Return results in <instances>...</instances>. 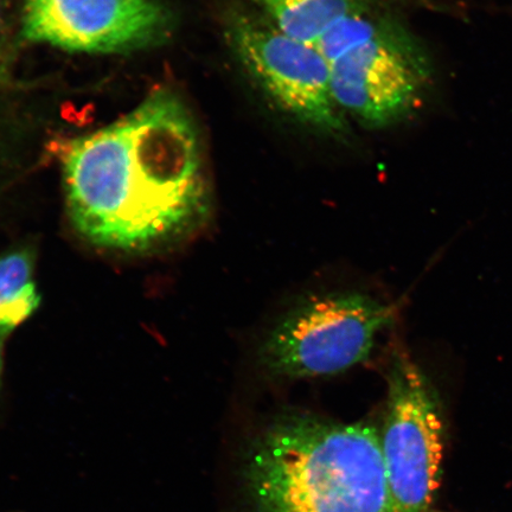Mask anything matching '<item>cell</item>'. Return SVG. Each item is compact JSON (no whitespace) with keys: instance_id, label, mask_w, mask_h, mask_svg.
<instances>
[{"instance_id":"6da1fadb","label":"cell","mask_w":512,"mask_h":512,"mask_svg":"<svg viewBox=\"0 0 512 512\" xmlns=\"http://www.w3.org/2000/svg\"><path fill=\"white\" fill-rule=\"evenodd\" d=\"M63 182L79 234L121 252L177 238L202 219L209 200L196 123L165 89L70 143Z\"/></svg>"},{"instance_id":"7a4b0ae2","label":"cell","mask_w":512,"mask_h":512,"mask_svg":"<svg viewBox=\"0 0 512 512\" xmlns=\"http://www.w3.org/2000/svg\"><path fill=\"white\" fill-rule=\"evenodd\" d=\"M246 478L259 512H392L380 430L367 421L281 415L256 438Z\"/></svg>"},{"instance_id":"3957f363","label":"cell","mask_w":512,"mask_h":512,"mask_svg":"<svg viewBox=\"0 0 512 512\" xmlns=\"http://www.w3.org/2000/svg\"><path fill=\"white\" fill-rule=\"evenodd\" d=\"M221 29L240 67L279 110L332 138L349 136L351 123L331 92L329 63L315 47L286 35L243 0L224 6Z\"/></svg>"},{"instance_id":"277c9868","label":"cell","mask_w":512,"mask_h":512,"mask_svg":"<svg viewBox=\"0 0 512 512\" xmlns=\"http://www.w3.org/2000/svg\"><path fill=\"white\" fill-rule=\"evenodd\" d=\"M394 309L358 292L330 293L306 300L274 326L259 361L278 379L336 375L367 360Z\"/></svg>"},{"instance_id":"5b68a950","label":"cell","mask_w":512,"mask_h":512,"mask_svg":"<svg viewBox=\"0 0 512 512\" xmlns=\"http://www.w3.org/2000/svg\"><path fill=\"white\" fill-rule=\"evenodd\" d=\"M329 68L339 110L369 130L399 124L418 110L433 76L426 49L392 11Z\"/></svg>"},{"instance_id":"8992f818","label":"cell","mask_w":512,"mask_h":512,"mask_svg":"<svg viewBox=\"0 0 512 512\" xmlns=\"http://www.w3.org/2000/svg\"><path fill=\"white\" fill-rule=\"evenodd\" d=\"M380 434L392 512H430L443 462V415L431 382L406 352L390 363Z\"/></svg>"},{"instance_id":"52a82bcc","label":"cell","mask_w":512,"mask_h":512,"mask_svg":"<svg viewBox=\"0 0 512 512\" xmlns=\"http://www.w3.org/2000/svg\"><path fill=\"white\" fill-rule=\"evenodd\" d=\"M170 30L158 0H24L25 38L64 50L127 53L155 46Z\"/></svg>"},{"instance_id":"ba28073f","label":"cell","mask_w":512,"mask_h":512,"mask_svg":"<svg viewBox=\"0 0 512 512\" xmlns=\"http://www.w3.org/2000/svg\"><path fill=\"white\" fill-rule=\"evenodd\" d=\"M286 35L315 47L326 32L351 16L386 6L384 0H243Z\"/></svg>"},{"instance_id":"9c48e42d","label":"cell","mask_w":512,"mask_h":512,"mask_svg":"<svg viewBox=\"0 0 512 512\" xmlns=\"http://www.w3.org/2000/svg\"><path fill=\"white\" fill-rule=\"evenodd\" d=\"M34 274V256L28 249L0 256V338L27 322L40 307Z\"/></svg>"},{"instance_id":"30bf717a","label":"cell","mask_w":512,"mask_h":512,"mask_svg":"<svg viewBox=\"0 0 512 512\" xmlns=\"http://www.w3.org/2000/svg\"><path fill=\"white\" fill-rule=\"evenodd\" d=\"M3 44H4V18H3L2 6H0V64H2Z\"/></svg>"},{"instance_id":"8fae6325","label":"cell","mask_w":512,"mask_h":512,"mask_svg":"<svg viewBox=\"0 0 512 512\" xmlns=\"http://www.w3.org/2000/svg\"><path fill=\"white\" fill-rule=\"evenodd\" d=\"M3 369H4L3 339L0 338V384H2Z\"/></svg>"}]
</instances>
